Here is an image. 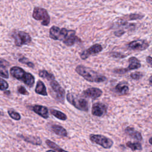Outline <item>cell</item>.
<instances>
[{
	"mask_svg": "<svg viewBox=\"0 0 152 152\" xmlns=\"http://www.w3.org/2000/svg\"><path fill=\"white\" fill-rule=\"evenodd\" d=\"M33 111L41 117L47 119L49 117L48 109L46 107L42 105H35L33 107Z\"/></svg>",
	"mask_w": 152,
	"mask_h": 152,
	"instance_id": "2e32d148",
	"label": "cell"
},
{
	"mask_svg": "<svg viewBox=\"0 0 152 152\" xmlns=\"http://www.w3.org/2000/svg\"><path fill=\"white\" fill-rule=\"evenodd\" d=\"M148 81H149V83L152 85V75L150 77V78H148Z\"/></svg>",
	"mask_w": 152,
	"mask_h": 152,
	"instance_id": "836d02e7",
	"label": "cell"
},
{
	"mask_svg": "<svg viewBox=\"0 0 152 152\" xmlns=\"http://www.w3.org/2000/svg\"><path fill=\"white\" fill-rule=\"evenodd\" d=\"M146 61L151 66H152V57L150 56H147L146 57Z\"/></svg>",
	"mask_w": 152,
	"mask_h": 152,
	"instance_id": "d6a6232c",
	"label": "cell"
},
{
	"mask_svg": "<svg viewBox=\"0 0 152 152\" xmlns=\"http://www.w3.org/2000/svg\"><path fill=\"white\" fill-rule=\"evenodd\" d=\"M126 145L127 147H128L129 148H131L132 151L142 150V145H141V143H140L138 142H132L131 141H128L126 142Z\"/></svg>",
	"mask_w": 152,
	"mask_h": 152,
	"instance_id": "d4e9b609",
	"label": "cell"
},
{
	"mask_svg": "<svg viewBox=\"0 0 152 152\" xmlns=\"http://www.w3.org/2000/svg\"><path fill=\"white\" fill-rule=\"evenodd\" d=\"M102 49H103L102 46L100 44L96 43L90 46L88 49L83 51L80 55L81 58L84 60L88 58L90 55H95L96 53H99L102 50Z\"/></svg>",
	"mask_w": 152,
	"mask_h": 152,
	"instance_id": "9c48e42d",
	"label": "cell"
},
{
	"mask_svg": "<svg viewBox=\"0 0 152 152\" xmlns=\"http://www.w3.org/2000/svg\"><path fill=\"white\" fill-rule=\"evenodd\" d=\"M89 138L92 142L97 144L104 148H110L113 144V142L111 139L102 135L90 134Z\"/></svg>",
	"mask_w": 152,
	"mask_h": 152,
	"instance_id": "5b68a950",
	"label": "cell"
},
{
	"mask_svg": "<svg viewBox=\"0 0 152 152\" xmlns=\"http://www.w3.org/2000/svg\"><path fill=\"white\" fill-rule=\"evenodd\" d=\"M11 75L15 78L21 80L27 86L31 87L34 83V77L29 72H26L23 68L13 66L10 69Z\"/></svg>",
	"mask_w": 152,
	"mask_h": 152,
	"instance_id": "7a4b0ae2",
	"label": "cell"
},
{
	"mask_svg": "<svg viewBox=\"0 0 152 152\" xmlns=\"http://www.w3.org/2000/svg\"><path fill=\"white\" fill-rule=\"evenodd\" d=\"M33 18L36 20L40 21L41 24L43 26H47L50 23V17L48 13V11L40 7H34L33 14Z\"/></svg>",
	"mask_w": 152,
	"mask_h": 152,
	"instance_id": "277c9868",
	"label": "cell"
},
{
	"mask_svg": "<svg viewBox=\"0 0 152 152\" xmlns=\"http://www.w3.org/2000/svg\"><path fill=\"white\" fill-rule=\"evenodd\" d=\"M18 92L23 95H28L29 94V93L27 91L26 88L22 86L18 87Z\"/></svg>",
	"mask_w": 152,
	"mask_h": 152,
	"instance_id": "4dcf8cb0",
	"label": "cell"
},
{
	"mask_svg": "<svg viewBox=\"0 0 152 152\" xmlns=\"http://www.w3.org/2000/svg\"><path fill=\"white\" fill-rule=\"evenodd\" d=\"M51 128L55 134H56V135L60 137H67L68 135L66 130L62 126H60L58 125H53L51 126Z\"/></svg>",
	"mask_w": 152,
	"mask_h": 152,
	"instance_id": "ac0fdd59",
	"label": "cell"
},
{
	"mask_svg": "<svg viewBox=\"0 0 152 152\" xmlns=\"http://www.w3.org/2000/svg\"><path fill=\"white\" fill-rule=\"evenodd\" d=\"M128 62L129 65L126 68H120V69H115V72L116 74H124L126 72H128L129 71L134 70L138 69L141 67V65L140 63V61L134 56H132L128 59Z\"/></svg>",
	"mask_w": 152,
	"mask_h": 152,
	"instance_id": "52a82bcc",
	"label": "cell"
},
{
	"mask_svg": "<svg viewBox=\"0 0 152 152\" xmlns=\"http://www.w3.org/2000/svg\"><path fill=\"white\" fill-rule=\"evenodd\" d=\"M50 84L52 90L54 91V92L56 94V98L60 101H63L64 99V96L65 94V91L64 89L55 80L50 81Z\"/></svg>",
	"mask_w": 152,
	"mask_h": 152,
	"instance_id": "30bf717a",
	"label": "cell"
},
{
	"mask_svg": "<svg viewBox=\"0 0 152 152\" xmlns=\"http://www.w3.org/2000/svg\"><path fill=\"white\" fill-rule=\"evenodd\" d=\"M50 113L55 118L62 121H65L67 119V116L65 113L56 109H51Z\"/></svg>",
	"mask_w": 152,
	"mask_h": 152,
	"instance_id": "44dd1931",
	"label": "cell"
},
{
	"mask_svg": "<svg viewBox=\"0 0 152 152\" xmlns=\"http://www.w3.org/2000/svg\"><path fill=\"white\" fill-rule=\"evenodd\" d=\"M110 55L114 58H124L125 56V55H123L122 53H120L119 52H113L112 53H110Z\"/></svg>",
	"mask_w": 152,
	"mask_h": 152,
	"instance_id": "1f68e13d",
	"label": "cell"
},
{
	"mask_svg": "<svg viewBox=\"0 0 152 152\" xmlns=\"http://www.w3.org/2000/svg\"><path fill=\"white\" fill-rule=\"evenodd\" d=\"M107 112V106L102 103H95L93 104L91 113L96 116H102Z\"/></svg>",
	"mask_w": 152,
	"mask_h": 152,
	"instance_id": "8fae6325",
	"label": "cell"
},
{
	"mask_svg": "<svg viewBox=\"0 0 152 152\" xmlns=\"http://www.w3.org/2000/svg\"><path fill=\"white\" fill-rule=\"evenodd\" d=\"M35 92L37 94H39L44 96H46L48 95V93L46 91V88L44 83L42 81L39 80L37 81L36 88H35Z\"/></svg>",
	"mask_w": 152,
	"mask_h": 152,
	"instance_id": "d6986e66",
	"label": "cell"
},
{
	"mask_svg": "<svg viewBox=\"0 0 152 152\" xmlns=\"http://www.w3.org/2000/svg\"><path fill=\"white\" fill-rule=\"evenodd\" d=\"M62 42L66 46H71L76 42H81V40L75 35V31L72 30H69L66 36Z\"/></svg>",
	"mask_w": 152,
	"mask_h": 152,
	"instance_id": "7c38bea8",
	"label": "cell"
},
{
	"mask_svg": "<svg viewBox=\"0 0 152 152\" xmlns=\"http://www.w3.org/2000/svg\"><path fill=\"white\" fill-rule=\"evenodd\" d=\"M19 62H20L21 63H23V64H24L26 65H27V66H28L29 67H31V68H33L34 67V64L30 62L27 58H25V57H23V58H21L18 59Z\"/></svg>",
	"mask_w": 152,
	"mask_h": 152,
	"instance_id": "83f0119b",
	"label": "cell"
},
{
	"mask_svg": "<svg viewBox=\"0 0 152 152\" xmlns=\"http://www.w3.org/2000/svg\"><path fill=\"white\" fill-rule=\"evenodd\" d=\"M75 71L80 75L82 76L86 80L90 82L102 83L105 81L107 78L103 75L97 73L90 68L80 65L75 68Z\"/></svg>",
	"mask_w": 152,
	"mask_h": 152,
	"instance_id": "6da1fadb",
	"label": "cell"
},
{
	"mask_svg": "<svg viewBox=\"0 0 152 152\" xmlns=\"http://www.w3.org/2000/svg\"><path fill=\"white\" fill-rule=\"evenodd\" d=\"M125 132L131 138L137 140V141H141L142 140V137L141 134V133L135 129H134L133 128L128 126L125 129Z\"/></svg>",
	"mask_w": 152,
	"mask_h": 152,
	"instance_id": "e0dca14e",
	"label": "cell"
},
{
	"mask_svg": "<svg viewBox=\"0 0 152 152\" xmlns=\"http://www.w3.org/2000/svg\"><path fill=\"white\" fill-rule=\"evenodd\" d=\"M9 87L8 83L4 80L0 78V90L2 91H4L7 90Z\"/></svg>",
	"mask_w": 152,
	"mask_h": 152,
	"instance_id": "f546056e",
	"label": "cell"
},
{
	"mask_svg": "<svg viewBox=\"0 0 152 152\" xmlns=\"http://www.w3.org/2000/svg\"><path fill=\"white\" fill-rule=\"evenodd\" d=\"M39 75L40 77L47 79L49 81H52L53 80H55L54 75L48 72L46 70H40L39 72Z\"/></svg>",
	"mask_w": 152,
	"mask_h": 152,
	"instance_id": "603a6c76",
	"label": "cell"
},
{
	"mask_svg": "<svg viewBox=\"0 0 152 152\" xmlns=\"http://www.w3.org/2000/svg\"><path fill=\"white\" fill-rule=\"evenodd\" d=\"M142 76H143V74L140 72H134L130 74V77L132 79L135 80H140Z\"/></svg>",
	"mask_w": 152,
	"mask_h": 152,
	"instance_id": "f1b7e54d",
	"label": "cell"
},
{
	"mask_svg": "<svg viewBox=\"0 0 152 152\" xmlns=\"http://www.w3.org/2000/svg\"><path fill=\"white\" fill-rule=\"evenodd\" d=\"M45 142L50 148L53 150L55 151H65V150L61 148L56 143H55L54 142L50 141V140H46Z\"/></svg>",
	"mask_w": 152,
	"mask_h": 152,
	"instance_id": "cb8c5ba5",
	"label": "cell"
},
{
	"mask_svg": "<svg viewBox=\"0 0 152 152\" xmlns=\"http://www.w3.org/2000/svg\"><path fill=\"white\" fill-rule=\"evenodd\" d=\"M61 28L57 26H52L49 30V36L50 37L55 40H59L60 36Z\"/></svg>",
	"mask_w": 152,
	"mask_h": 152,
	"instance_id": "ffe728a7",
	"label": "cell"
},
{
	"mask_svg": "<svg viewBox=\"0 0 152 152\" xmlns=\"http://www.w3.org/2000/svg\"><path fill=\"white\" fill-rule=\"evenodd\" d=\"M144 17V15L140 14H131L129 15H126L122 18V20H140Z\"/></svg>",
	"mask_w": 152,
	"mask_h": 152,
	"instance_id": "7402d4cb",
	"label": "cell"
},
{
	"mask_svg": "<svg viewBox=\"0 0 152 152\" xmlns=\"http://www.w3.org/2000/svg\"><path fill=\"white\" fill-rule=\"evenodd\" d=\"M0 76L5 78L9 77V73L7 69L2 64H0Z\"/></svg>",
	"mask_w": 152,
	"mask_h": 152,
	"instance_id": "4316f807",
	"label": "cell"
},
{
	"mask_svg": "<svg viewBox=\"0 0 152 152\" xmlns=\"http://www.w3.org/2000/svg\"><path fill=\"white\" fill-rule=\"evenodd\" d=\"M18 137L25 141L27 142L32 144L33 145H40L42 144V140L38 137L32 135H19Z\"/></svg>",
	"mask_w": 152,
	"mask_h": 152,
	"instance_id": "5bb4252c",
	"label": "cell"
},
{
	"mask_svg": "<svg viewBox=\"0 0 152 152\" xmlns=\"http://www.w3.org/2000/svg\"><path fill=\"white\" fill-rule=\"evenodd\" d=\"M12 37L14 39L15 45L17 46H22L30 43L31 41V38L29 34L24 31H17L12 33Z\"/></svg>",
	"mask_w": 152,
	"mask_h": 152,
	"instance_id": "8992f818",
	"label": "cell"
},
{
	"mask_svg": "<svg viewBox=\"0 0 152 152\" xmlns=\"http://www.w3.org/2000/svg\"><path fill=\"white\" fill-rule=\"evenodd\" d=\"M115 91L119 95H126L129 92V87L125 82H121L116 85Z\"/></svg>",
	"mask_w": 152,
	"mask_h": 152,
	"instance_id": "9a60e30c",
	"label": "cell"
},
{
	"mask_svg": "<svg viewBox=\"0 0 152 152\" xmlns=\"http://www.w3.org/2000/svg\"><path fill=\"white\" fill-rule=\"evenodd\" d=\"M4 93H5V94H10V91H5V92H4Z\"/></svg>",
	"mask_w": 152,
	"mask_h": 152,
	"instance_id": "d590c367",
	"label": "cell"
},
{
	"mask_svg": "<svg viewBox=\"0 0 152 152\" xmlns=\"http://www.w3.org/2000/svg\"><path fill=\"white\" fill-rule=\"evenodd\" d=\"M8 113L9 116L12 119H14L15 121H19L21 119L20 115L18 112L14 111V110H12V109L8 110Z\"/></svg>",
	"mask_w": 152,
	"mask_h": 152,
	"instance_id": "484cf974",
	"label": "cell"
},
{
	"mask_svg": "<svg viewBox=\"0 0 152 152\" xmlns=\"http://www.w3.org/2000/svg\"><path fill=\"white\" fill-rule=\"evenodd\" d=\"M83 94L85 97L91 98L92 99H96L101 96L102 94V91L98 88L91 87L84 90Z\"/></svg>",
	"mask_w": 152,
	"mask_h": 152,
	"instance_id": "4fadbf2b",
	"label": "cell"
},
{
	"mask_svg": "<svg viewBox=\"0 0 152 152\" xmlns=\"http://www.w3.org/2000/svg\"><path fill=\"white\" fill-rule=\"evenodd\" d=\"M128 47L134 50L142 51L147 49L149 46L148 42L143 39H138L132 41L127 45Z\"/></svg>",
	"mask_w": 152,
	"mask_h": 152,
	"instance_id": "ba28073f",
	"label": "cell"
},
{
	"mask_svg": "<svg viewBox=\"0 0 152 152\" xmlns=\"http://www.w3.org/2000/svg\"><path fill=\"white\" fill-rule=\"evenodd\" d=\"M66 100L69 103L78 110L85 112L88 110V104L87 101L75 94L68 93L66 94Z\"/></svg>",
	"mask_w": 152,
	"mask_h": 152,
	"instance_id": "3957f363",
	"label": "cell"
},
{
	"mask_svg": "<svg viewBox=\"0 0 152 152\" xmlns=\"http://www.w3.org/2000/svg\"><path fill=\"white\" fill-rule=\"evenodd\" d=\"M148 141H149V142H150V144H151L152 145V137H151L150 139H149V140H148Z\"/></svg>",
	"mask_w": 152,
	"mask_h": 152,
	"instance_id": "e575fe53",
	"label": "cell"
}]
</instances>
